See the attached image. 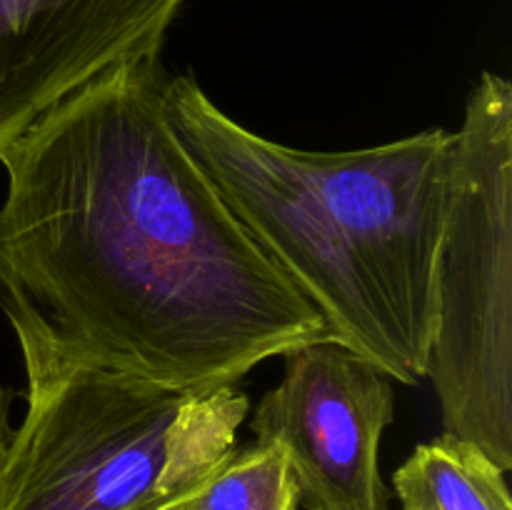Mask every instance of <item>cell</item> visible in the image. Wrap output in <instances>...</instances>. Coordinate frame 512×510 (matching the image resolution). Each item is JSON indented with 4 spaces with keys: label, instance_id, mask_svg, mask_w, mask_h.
Listing matches in <instances>:
<instances>
[{
    "label": "cell",
    "instance_id": "cell-1",
    "mask_svg": "<svg viewBox=\"0 0 512 510\" xmlns=\"http://www.w3.org/2000/svg\"><path fill=\"white\" fill-rule=\"evenodd\" d=\"M168 80L160 58L115 65L0 153V308L25 373L210 390L330 338L185 148Z\"/></svg>",
    "mask_w": 512,
    "mask_h": 510
},
{
    "label": "cell",
    "instance_id": "cell-2",
    "mask_svg": "<svg viewBox=\"0 0 512 510\" xmlns=\"http://www.w3.org/2000/svg\"><path fill=\"white\" fill-rule=\"evenodd\" d=\"M175 130L250 238L323 315L330 338L390 380L425 378L455 133L315 153L223 113L190 73L168 80Z\"/></svg>",
    "mask_w": 512,
    "mask_h": 510
},
{
    "label": "cell",
    "instance_id": "cell-3",
    "mask_svg": "<svg viewBox=\"0 0 512 510\" xmlns=\"http://www.w3.org/2000/svg\"><path fill=\"white\" fill-rule=\"evenodd\" d=\"M0 458V510H158L238 448V385L175 390L85 368L25 373Z\"/></svg>",
    "mask_w": 512,
    "mask_h": 510
},
{
    "label": "cell",
    "instance_id": "cell-4",
    "mask_svg": "<svg viewBox=\"0 0 512 510\" xmlns=\"http://www.w3.org/2000/svg\"><path fill=\"white\" fill-rule=\"evenodd\" d=\"M425 378L443 433L512 468V85L483 73L455 133L438 255V325Z\"/></svg>",
    "mask_w": 512,
    "mask_h": 510
},
{
    "label": "cell",
    "instance_id": "cell-5",
    "mask_svg": "<svg viewBox=\"0 0 512 510\" xmlns=\"http://www.w3.org/2000/svg\"><path fill=\"white\" fill-rule=\"evenodd\" d=\"M283 380L253 410L258 443H278L308 510H388L380 440L393 380L333 338L288 350Z\"/></svg>",
    "mask_w": 512,
    "mask_h": 510
},
{
    "label": "cell",
    "instance_id": "cell-6",
    "mask_svg": "<svg viewBox=\"0 0 512 510\" xmlns=\"http://www.w3.org/2000/svg\"><path fill=\"white\" fill-rule=\"evenodd\" d=\"M190 0H0V153L128 60L160 58Z\"/></svg>",
    "mask_w": 512,
    "mask_h": 510
},
{
    "label": "cell",
    "instance_id": "cell-7",
    "mask_svg": "<svg viewBox=\"0 0 512 510\" xmlns=\"http://www.w3.org/2000/svg\"><path fill=\"white\" fill-rule=\"evenodd\" d=\"M505 470L470 440L443 433L395 470L400 510H512Z\"/></svg>",
    "mask_w": 512,
    "mask_h": 510
},
{
    "label": "cell",
    "instance_id": "cell-8",
    "mask_svg": "<svg viewBox=\"0 0 512 510\" xmlns=\"http://www.w3.org/2000/svg\"><path fill=\"white\" fill-rule=\"evenodd\" d=\"M293 470L278 443L235 448L223 465L195 488L158 510H298Z\"/></svg>",
    "mask_w": 512,
    "mask_h": 510
},
{
    "label": "cell",
    "instance_id": "cell-9",
    "mask_svg": "<svg viewBox=\"0 0 512 510\" xmlns=\"http://www.w3.org/2000/svg\"><path fill=\"white\" fill-rule=\"evenodd\" d=\"M13 390L3 388L0 385V458L5 453V445H8L10 433H13V425H10V405H13Z\"/></svg>",
    "mask_w": 512,
    "mask_h": 510
}]
</instances>
